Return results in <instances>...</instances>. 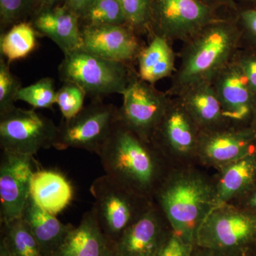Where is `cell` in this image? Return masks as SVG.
Returning a JSON list of instances; mask_svg holds the SVG:
<instances>
[{
    "instance_id": "5bb4252c",
    "label": "cell",
    "mask_w": 256,
    "mask_h": 256,
    "mask_svg": "<svg viewBox=\"0 0 256 256\" xmlns=\"http://www.w3.org/2000/svg\"><path fill=\"white\" fill-rule=\"evenodd\" d=\"M200 132L178 98L170 96L150 142L161 153L168 150L180 154H190L196 150Z\"/></svg>"
},
{
    "instance_id": "836d02e7",
    "label": "cell",
    "mask_w": 256,
    "mask_h": 256,
    "mask_svg": "<svg viewBox=\"0 0 256 256\" xmlns=\"http://www.w3.org/2000/svg\"><path fill=\"white\" fill-rule=\"evenodd\" d=\"M192 242L178 234L166 236L162 246L156 256H190Z\"/></svg>"
},
{
    "instance_id": "ac0fdd59",
    "label": "cell",
    "mask_w": 256,
    "mask_h": 256,
    "mask_svg": "<svg viewBox=\"0 0 256 256\" xmlns=\"http://www.w3.org/2000/svg\"><path fill=\"white\" fill-rule=\"evenodd\" d=\"M252 140V132L238 128L200 131L196 151L212 162L228 164L248 154Z\"/></svg>"
},
{
    "instance_id": "d590c367",
    "label": "cell",
    "mask_w": 256,
    "mask_h": 256,
    "mask_svg": "<svg viewBox=\"0 0 256 256\" xmlns=\"http://www.w3.org/2000/svg\"><path fill=\"white\" fill-rule=\"evenodd\" d=\"M94 1L95 0H66L65 4L80 18Z\"/></svg>"
},
{
    "instance_id": "e0dca14e",
    "label": "cell",
    "mask_w": 256,
    "mask_h": 256,
    "mask_svg": "<svg viewBox=\"0 0 256 256\" xmlns=\"http://www.w3.org/2000/svg\"><path fill=\"white\" fill-rule=\"evenodd\" d=\"M166 237L161 216L152 206L116 242L124 256H156Z\"/></svg>"
},
{
    "instance_id": "7c38bea8",
    "label": "cell",
    "mask_w": 256,
    "mask_h": 256,
    "mask_svg": "<svg viewBox=\"0 0 256 256\" xmlns=\"http://www.w3.org/2000/svg\"><path fill=\"white\" fill-rule=\"evenodd\" d=\"M256 235V220L232 210L218 208L208 214L196 234L202 245L232 250L246 244Z\"/></svg>"
},
{
    "instance_id": "7402d4cb",
    "label": "cell",
    "mask_w": 256,
    "mask_h": 256,
    "mask_svg": "<svg viewBox=\"0 0 256 256\" xmlns=\"http://www.w3.org/2000/svg\"><path fill=\"white\" fill-rule=\"evenodd\" d=\"M22 218L28 224L40 244L44 256L55 255L64 238L72 228V224H65L55 215L42 210L28 197Z\"/></svg>"
},
{
    "instance_id": "ba28073f",
    "label": "cell",
    "mask_w": 256,
    "mask_h": 256,
    "mask_svg": "<svg viewBox=\"0 0 256 256\" xmlns=\"http://www.w3.org/2000/svg\"><path fill=\"white\" fill-rule=\"evenodd\" d=\"M220 15L196 0H151L150 36L183 43Z\"/></svg>"
},
{
    "instance_id": "60d3db41",
    "label": "cell",
    "mask_w": 256,
    "mask_h": 256,
    "mask_svg": "<svg viewBox=\"0 0 256 256\" xmlns=\"http://www.w3.org/2000/svg\"></svg>"
},
{
    "instance_id": "5b68a950",
    "label": "cell",
    "mask_w": 256,
    "mask_h": 256,
    "mask_svg": "<svg viewBox=\"0 0 256 256\" xmlns=\"http://www.w3.org/2000/svg\"><path fill=\"white\" fill-rule=\"evenodd\" d=\"M92 210L106 238L117 242L124 230L152 206L151 200L105 174L92 183Z\"/></svg>"
},
{
    "instance_id": "ab89813d",
    "label": "cell",
    "mask_w": 256,
    "mask_h": 256,
    "mask_svg": "<svg viewBox=\"0 0 256 256\" xmlns=\"http://www.w3.org/2000/svg\"><path fill=\"white\" fill-rule=\"evenodd\" d=\"M250 203L252 206L256 208V193L254 195V196L252 197Z\"/></svg>"
},
{
    "instance_id": "277c9868",
    "label": "cell",
    "mask_w": 256,
    "mask_h": 256,
    "mask_svg": "<svg viewBox=\"0 0 256 256\" xmlns=\"http://www.w3.org/2000/svg\"><path fill=\"white\" fill-rule=\"evenodd\" d=\"M156 196L176 234L192 242L217 200L206 183L192 176L162 184Z\"/></svg>"
},
{
    "instance_id": "ffe728a7",
    "label": "cell",
    "mask_w": 256,
    "mask_h": 256,
    "mask_svg": "<svg viewBox=\"0 0 256 256\" xmlns=\"http://www.w3.org/2000/svg\"><path fill=\"white\" fill-rule=\"evenodd\" d=\"M106 238L94 210L84 214L78 226H72L55 256H102Z\"/></svg>"
},
{
    "instance_id": "f1b7e54d",
    "label": "cell",
    "mask_w": 256,
    "mask_h": 256,
    "mask_svg": "<svg viewBox=\"0 0 256 256\" xmlns=\"http://www.w3.org/2000/svg\"><path fill=\"white\" fill-rule=\"evenodd\" d=\"M127 20L128 26L138 35L150 36L151 0H118Z\"/></svg>"
},
{
    "instance_id": "2e32d148",
    "label": "cell",
    "mask_w": 256,
    "mask_h": 256,
    "mask_svg": "<svg viewBox=\"0 0 256 256\" xmlns=\"http://www.w3.org/2000/svg\"><path fill=\"white\" fill-rule=\"evenodd\" d=\"M173 96L178 98L200 131L228 128L210 82L192 84Z\"/></svg>"
},
{
    "instance_id": "1f68e13d",
    "label": "cell",
    "mask_w": 256,
    "mask_h": 256,
    "mask_svg": "<svg viewBox=\"0 0 256 256\" xmlns=\"http://www.w3.org/2000/svg\"><path fill=\"white\" fill-rule=\"evenodd\" d=\"M232 12L240 28V40H256V6L239 5Z\"/></svg>"
},
{
    "instance_id": "e575fe53",
    "label": "cell",
    "mask_w": 256,
    "mask_h": 256,
    "mask_svg": "<svg viewBox=\"0 0 256 256\" xmlns=\"http://www.w3.org/2000/svg\"><path fill=\"white\" fill-rule=\"evenodd\" d=\"M202 4L217 10H226L235 11L238 8V0H196Z\"/></svg>"
},
{
    "instance_id": "8d00e7d4",
    "label": "cell",
    "mask_w": 256,
    "mask_h": 256,
    "mask_svg": "<svg viewBox=\"0 0 256 256\" xmlns=\"http://www.w3.org/2000/svg\"><path fill=\"white\" fill-rule=\"evenodd\" d=\"M102 256H124L118 248L116 242L106 238V245Z\"/></svg>"
},
{
    "instance_id": "d4e9b609",
    "label": "cell",
    "mask_w": 256,
    "mask_h": 256,
    "mask_svg": "<svg viewBox=\"0 0 256 256\" xmlns=\"http://www.w3.org/2000/svg\"><path fill=\"white\" fill-rule=\"evenodd\" d=\"M1 242L12 256H44L40 244L23 218L1 224Z\"/></svg>"
},
{
    "instance_id": "83f0119b",
    "label": "cell",
    "mask_w": 256,
    "mask_h": 256,
    "mask_svg": "<svg viewBox=\"0 0 256 256\" xmlns=\"http://www.w3.org/2000/svg\"><path fill=\"white\" fill-rule=\"evenodd\" d=\"M42 6L41 0H0L1 30L30 22Z\"/></svg>"
},
{
    "instance_id": "484cf974",
    "label": "cell",
    "mask_w": 256,
    "mask_h": 256,
    "mask_svg": "<svg viewBox=\"0 0 256 256\" xmlns=\"http://www.w3.org/2000/svg\"><path fill=\"white\" fill-rule=\"evenodd\" d=\"M80 26L92 25H127L118 0H95L80 18Z\"/></svg>"
},
{
    "instance_id": "4dcf8cb0",
    "label": "cell",
    "mask_w": 256,
    "mask_h": 256,
    "mask_svg": "<svg viewBox=\"0 0 256 256\" xmlns=\"http://www.w3.org/2000/svg\"><path fill=\"white\" fill-rule=\"evenodd\" d=\"M85 92L74 82H63L57 90L56 104L62 112L63 118L69 120L76 116L84 108L86 97Z\"/></svg>"
},
{
    "instance_id": "52a82bcc",
    "label": "cell",
    "mask_w": 256,
    "mask_h": 256,
    "mask_svg": "<svg viewBox=\"0 0 256 256\" xmlns=\"http://www.w3.org/2000/svg\"><path fill=\"white\" fill-rule=\"evenodd\" d=\"M58 126L34 109L15 107L0 116L2 150L33 156L54 148Z\"/></svg>"
},
{
    "instance_id": "30bf717a",
    "label": "cell",
    "mask_w": 256,
    "mask_h": 256,
    "mask_svg": "<svg viewBox=\"0 0 256 256\" xmlns=\"http://www.w3.org/2000/svg\"><path fill=\"white\" fill-rule=\"evenodd\" d=\"M33 156L2 152L0 160L1 224L21 218L30 196Z\"/></svg>"
},
{
    "instance_id": "8992f818",
    "label": "cell",
    "mask_w": 256,
    "mask_h": 256,
    "mask_svg": "<svg viewBox=\"0 0 256 256\" xmlns=\"http://www.w3.org/2000/svg\"><path fill=\"white\" fill-rule=\"evenodd\" d=\"M118 120V108L92 100L72 118L62 120L54 148H77L98 154Z\"/></svg>"
},
{
    "instance_id": "d6986e66",
    "label": "cell",
    "mask_w": 256,
    "mask_h": 256,
    "mask_svg": "<svg viewBox=\"0 0 256 256\" xmlns=\"http://www.w3.org/2000/svg\"><path fill=\"white\" fill-rule=\"evenodd\" d=\"M30 196L42 210L56 216L73 200L74 188L60 172L37 170L32 176Z\"/></svg>"
},
{
    "instance_id": "603a6c76",
    "label": "cell",
    "mask_w": 256,
    "mask_h": 256,
    "mask_svg": "<svg viewBox=\"0 0 256 256\" xmlns=\"http://www.w3.org/2000/svg\"><path fill=\"white\" fill-rule=\"evenodd\" d=\"M226 165L216 194L220 202L228 201L240 193L250 184L256 174V160L248 154Z\"/></svg>"
},
{
    "instance_id": "3957f363",
    "label": "cell",
    "mask_w": 256,
    "mask_h": 256,
    "mask_svg": "<svg viewBox=\"0 0 256 256\" xmlns=\"http://www.w3.org/2000/svg\"><path fill=\"white\" fill-rule=\"evenodd\" d=\"M58 72L62 82L79 86L92 100L122 95L138 74L132 64L106 60L82 48L64 55Z\"/></svg>"
},
{
    "instance_id": "f546056e",
    "label": "cell",
    "mask_w": 256,
    "mask_h": 256,
    "mask_svg": "<svg viewBox=\"0 0 256 256\" xmlns=\"http://www.w3.org/2000/svg\"><path fill=\"white\" fill-rule=\"evenodd\" d=\"M22 87L20 79L12 72L9 62L0 56V116L14 108Z\"/></svg>"
},
{
    "instance_id": "7a4b0ae2",
    "label": "cell",
    "mask_w": 256,
    "mask_h": 256,
    "mask_svg": "<svg viewBox=\"0 0 256 256\" xmlns=\"http://www.w3.org/2000/svg\"><path fill=\"white\" fill-rule=\"evenodd\" d=\"M160 154L118 118L98 156L106 174L151 200L162 184Z\"/></svg>"
},
{
    "instance_id": "8fae6325",
    "label": "cell",
    "mask_w": 256,
    "mask_h": 256,
    "mask_svg": "<svg viewBox=\"0 0 256 256\" xmlns=\"http://www.w3.org/2000/svg\"><path fill=\"white\" fill-rule=\"evenodd\" d=\"M222 106L227 127L242 129L240 126L254 112L256 95L247 79L234 62H230L210 80Z\"/></svg>"
},
{
    "instance_id": "4fadbf2b",
    "label": "cell",
    "mask_w": 256,
    "mask_h": 256,
    "mask_svg": "<svg viewBox=\"0 0 256 256\" xmlns=\"http://www.w3.org/2000/svg\"><path fill=\"white\" fill-rule=\"evenodd\" d=\"M82 50L114 62L132 64L144 46L127 25L82 26Z\"/></svg>"
},
{
    "instance_id": "9c48e42d",
    "label": "cell",
    "mask_w": 256,
    "mask_h": 256,
    "mask_svg": "<svg viewBox=\"0 0 256 256\" xmlns=\"http://www.w3.org/2000/svg\"><path fill=\"white\" fill-rule=\"evenodd\" d=\"M122 104L118 108V118L133 132L150 142L152 136L162 117L170 99L166 92L154 85L133 77L122 94Z\"/></svg>"
},
{
    "instance_id": "6da1fadb",
    "label": "cell",
    "mask_w": 256,
    "mask_h": 256,
    "mask_svg": "<svg viewBox=\"0 0 256 256\" xmlns=\"http://www.w3.org/2000/svg\"><path fill=\"white\" fill-rule=\"evenodd\" d=\"M240 43V28L232 12L207 24L183 42L180 65L166 92L173 96L192 84L210 82L232 62Z\"/></svg>"
},
{
    "instance_id": "74e56055",
    "label": "cell",
    "mask_w": 256,
    "mask_h": 256,
    "mask_svg": "<svg viewBox=\"0 0 256 256\" xmlns=\"http://www.w3.org/2000/svg\"><path fill=\"white\" fill-rule=\"evenodd\" d=\"M66 0H41L42 6H57V5L63 4Z\"/></svg>"
},
{
    "instance_id": "d6a6232c",
    "label": "cell",
    "mask_w": 256,
    "mask_h": 256,
    "mask_svg": "<svg viewBox=\"0 0 256 256\" xmlns=\"http://www.w3.org/2000/svg\"><path fill=\"white\" fill-rule=\"evenodd\" d=\"M232 62L240 68L247 79L249 87L256 95V56L244 47H239Z\"/></svg>"
},
{
    "instance_id": "f35d334b",
    "label": "cell",
    "mask_w": 256,
    "mask_h": 256,
    "mask_svg": "<svg viewBox=\"0 0 256 256\" xmlns=\"http://www.w3.org/2000/svg\"><path fill=\"white\" fill-rule=\"evenodd\" d=\"M239 5L256 6V0H238Z\"/></svg>"
},
{
    "instance_id": "9a60e30c",
    "label": "cell",
    "mask_w": 256,
    "mask_h": 256,
    "mask_svg": "<svg viewBox=\"0 0 256 256\" xmlns=\"http://www.w3.org/2000/svg\"><path fill=\"white\" fill-rule=\"evenodd\" d=\"M30 22L38 36L50 38L64 55L82 48L80 18L65 3L42 6Z\"/></svg>"
},
{
    "instance_id": "cb8c5ba5",
    "label": "cell",
    "mask_w": 256,
    "mask_h": 256,
    "mask_svg": "<svg viewBox=\"0 0 256 256\" xmlns=\"http://www.w3.org/2000/svg\"><path fill=\"white\" fill-rule=\"evenodd\" d=\"M36 30L30 22L13 25L0 36V54L9 63L28 57L37 46Z\"/></svg>"
},
{
    "instance_id": "44dd1931",
    "label": "cell",
    "mask_w": 256,
    "mask_h": 256,
    "mask_svg": "<svg viewBox=\"0 0 256 256\" xmlns=\"http://www.w3.org/2000/svg\"><path fill=\"white\" fill-rule=\"evenodd\" d=\"M149 37V43L142 47L136 60L137 70L140 78L154 85L162 79L173 76L176 56L168 40L158 35Z\"/></svg>"
},
{
    "instance_id": "4316f807",
    "label": "cell",
    "mask_w": 256,
    "mask_h": 256,
    "mask_svg": "<svg viewBox=\"0 0 256 256\" xmlns=\"http://www.w3.org/2000/svg\"><path fill=\"white\" fill-rule=\"evenodd\" d=\"M57 90L55 80L44 77L28 86L22 87L16 95V100H21L34 108L52 109L56 104Z\"/></svg>"
}]
</instances>
